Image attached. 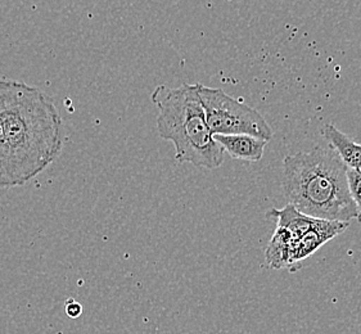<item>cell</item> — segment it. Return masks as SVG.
Here are the masks:
<instances>
[{"mask_svg": "<svg viewBox=\"0 0 361 334\" xmlns=\"http://www.w3.org/2000/svg\"><path fill=\"white\" fill-rule=\"evenodd\" d=\"M66 314L71 318V319H76V318H79L80 315L82 314V306L80 305L79 302H76V301H68L67 304H66Z\"/></svg>", "mask_w": 361, "mask_h": 334, "instance_id": "11", "label": "cell"}, {"mask_svg": "<svg viewBox=\"0 0 361 334\" xmlns=\"http://www.w3.org/2000/svg\"><path fill=\"white\" fill-rule=\"evenodd\" d=\"M322 135L328 146L336 151L348 168L361 171V144L355 143L354 140H351L332 124L323 126Z\"/></svg>", "mask_w": 361, "mask_h": 334, "instance_id": "7", "label": "cell"}, {"mask_svg": "<svg viewBox=\"0 0 361 334\" xmlns=\"http://www.w3.org/2000/svg\"><path fill=\"white\" fill-rule=\"evenodd\" d=\"M63 125L54 103L22 81L0 80V188L30 182L62 152Z\"/></svg>", "mask_w": 361, "mask_h": 334, "instance_id": "1", "label": "cell"}, {"mask_svg": "<svg viewBox=\"0 0 361 334\" xmlns=\"http://www.w3.org/2000/svg\"><path fill=\"white\" fill-rule=\"evenodd\" d=\"M293 240L284 228L276 226L271 240L265 251V261L270 269L290 268V251Z\"/></svg>", "mask_w": 361, "mask_h": 334, "instance_id": "9", "label": "cell"}, {"mask_svg": "<svg viewBox=\"0 0 361 334\" xmlns=\"http://www.w3.org/2000/svg\"><path fill=\"white\" fill-rule=\"evenodd\" d=\"M267 216L275 218L276 226L284 228L290 234L293 242L301 238L317 220V218H311L309 215H305L301 211L297 210L292 204H287L282 210L270 209L267 212Z\"/></svg>", "mask_w": 361, "mask_h": 334, "instance_id": "8", "label": "cell"}, {"mask_svg": "<svg viewBox=\"0 0 361 334\" xmlns=\"http://www.w3.org/2000/svg\"><path fill=\"white\" fill-rule=\"evenodd\" d=\"M152 102L159 109V137L173 143L175 160L209 170L223 165L224 149L209 130L197 84L159 85L153 90Z\"/></svg>", "mask_w": 361, "mask_h": 334, "instance_id": "3", "label": "cell"}, {"mask_svg": "<svg viewBox=\"0 0 361 334\" xmlns=\"http://www.w3.org/2000/svg\"><path fill=\"white\" fill-rule=\"evenodd\" d=\"M348 225L350 223L347 221L317 218L310 229L301 238L293 242L290 251V268H295L297 265L300 266V262L315 254L326 242L345 232Z\"/></svg>", "mask_w": 361, "mask_h": 334, "instance_id": "5", "label": "cell"}, {"mask_svg": "<svg viewBox=\"0 0 361 334\" xmlns=\"http://www.w3.org/2000/svg\"><path fill=\"white\" fill-rule=\"evenodd\" d=\"M204 116L212 134H248L270 140L273 130L259 111L231 98L221 89L197 82Z\"/></svg>", "mask_w": 361, "mask_h": 334, "instance_id": "4", "label": "cell"}, {"mask_svg": "<svg viewBox=\"0 0 361 334\" xmlns=\"http://www.w3.org/2000/svg\"><path fill=\"white\" fill-rule=\"evenodd\" d=\"M347 168L331 147L289 154L283 160V193L289 204L311 218L350 223L357 212Z\"/></svg>", "mask_w": 361, "mask_h": 334, "instance_id": "2", "label": "cell"}, {"mask_svg": "<svg viewBox=\"0 0 361 334\" xmlns=\"http://www.w3.org/2000/svg\"><path fill=\"white\" fill-rule=\"evenodd\" d=\"M347 183H348L350 194L357 212L356 218L359 223H361V171L354 168H347Z\"/></svg>", "mask_w": 361, "mask_h": 334, "instance_id": "10", "label": "cell"}, {"mask_svg": "<svg viewBox=\"0 0 361 334\" xmlns=\"http://www.w3.org/2000/svg\"><path fill=\"white\" fill-rule=\"evenodd\" d=\"M214 138L231 159L247 162L260 161L267 144L265 139L252 137L248 134H214Z\"/></svg>", "mask_w": 361, "mask_h": 334, "instance_id": "6", "label": "cell"}]
</instances>
